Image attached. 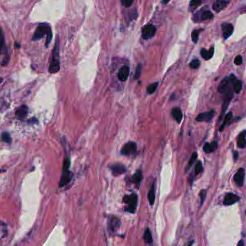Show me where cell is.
Returning a JSON list of instances; mask_svg holds the SVG:
<instances>
[{
  "label": "cell",
  "mask_w": 246,
  "mask_h": 246,
  "mask_svg": "<svg viewBox=\"0 0 246 246\" xmlns=\"http://www.w3.org/2000/svg\"><path fill=\"white\" fill-rule=\"evenodd\" d=\"M45 36H47L46 46L48 47L51 43L52 38H53V33H52V30L49 24L43 22V23L39 24L38 26L35 31L32 40L34 41H38V40L42 39Z\"/></svg>",
  "instance_id": "cell-1"
},
{
  "label": "cell",
  "mask_w": 246,
  "mask_h": 246,
  "mask_svg": "<svg viewBox=\"0 0 246 246\" xmlns=\"http://www.w3.org/2000/svg\"><path fill=\"white\" fill-rule=\"evenodd\" d=\"M71 165V161L69 158H66L63 164V172L60 178L59 187H63L70 183L72 179V173L69 170Z\"/></svg>",
  "instance_id": "cell-2"
},
{
  "label": "cell",
  "mask_w": 246,
  "mask_h": 246,
  "mask_svg": "<svg viewBox=\"0 0 246 246\" xmlns=\"http://www.w3.org/2000/svg\"><path fill=\"white\" fill-rule=\"evenodd\" d=\"M138 196L136 193H133L130 195H125L122 198L123 202L127 204V207L124 209V210L130 213L136 212L137 205H138Z\"/></svg>",
  "instance_id": "cell-3"
},
{
  "label": "cell",
  "mask_w": 246,
  "mask_h": 246,
  "mask_svg": "<svg viewBox=\"0 0 246 246\" xmlns=\"http://www.w3.org/2000/svg\"><path fill=\"white\" fill-rule=\"evenodd\" d=\"M137 150V144L134 142H128L122 146L121 154L123 155H131L135 154Z\"/></svg>",
  "instance_id": "cell-4"
},
{
  "label": "cell",
  "mask_w": 246,
  "mask_h": 246,
  "mask_svg": "<svg viewBox=\"0 0 246 246\" xmlns=\"http://www.w3.org/2000/svg\"><path fill=\"white\" fill-rule=\"evenodd\" d=\"M156 33V28L153 25H148L144 27L142 30V37L143 39H150Z\"/></svg>",
  "instance_id": "cell-5"
},
{
  "label": "cell",
  "mask_w": 246,
  "mask_h": 246,
  "mask_svg": "<svg viewBox=\"0 0 246 246\" xmlns=\"http://www.w3.org/2000/svg\"><path fill=\"white\" fill-rule=\"evenodd\" d=\"M225 93V96L224 98V102H223L222 110L221 116H220V118H219V120H221V118L222 117L223 114L225 113L226 110L228 109V106H229L230 101H231L232 98H233V92H232L231 89H230V88H228V90H227Z\"/></svg>",
  "instance_id": "cell-6"
},
{
  "label": "cell",
  "mask_w": 246,
  "mask_h": 246,
  "mask_svg": "<svg viewBox=\"0 0 246 246\" xmlns=\"http://www.w3.org/2000/svg\"><path fill=\"white\" fill-rule=\"evenodd\" d=\"M214 116V111H210L208 112L201 113L196 117V121L199 122H209Z\"/></svg>",
  "instance_id": "cell-7"
},
{
  "label": "cell",
  "mask_w": 246,
  "mask_h": 246,
  "mask_svg": "<svg viewBox=\"0 0 246 246\" xmlns=\"http://www.w3.org/2000/svg\"><path fill=\"white\" fill-rule=\"evenodd\" d=\"M245 170L243 168L238 169L235 175H234V180H235V183H236L237 186L239 187H241L243 186L244 180H245Z\"/></svg>",
  "instance_id": "cell-8"
},
{
  "label": "cell",
  "mask_w": 246,
  "mask_h": 246,
  "mask_svg": "<svg viewBox=\"0 0 246 246\" xmlns=\"http://www.w3.org/2000/svg\"><path fill=\"white\" fill-rule=\"evenodd\" d=\"M239 200H240V197L237 196L236 194H234L233 193H228L225 195L223 203L225 206H230L237 203L239 201Z\"/></svg>",
  "instance_id": "cell-9"
},
{
  "label": "cell",
  "mask_w": 246,
  "mask_h": 246,
  "mask_svg": "<svg viewBox=\"0 0 246 246\" xmlns=\"http://www.w3.org/2000/svg\"><path fill=\"white\" fill-rule=\"evenodd\" d=\"M110 169L112 170V175L115 176H118L124 173L127 170L126 167L122 164H113L110 166Z\"/></svg>",
  "instance_id": "cell-10"
},
{
  "label": "cell",
  "mask_w": 246,
  "mask_h": 246,
  "mask_svg": "<svg viewBox=\"0 0 246 246\" xmlns=\"http://www.w3.org/2000/svg\"><path fill=\"white\" fill-rule=\"evenodd\" d=\"M222 30L223 38L225 40L228 39L231 36L233 33V26L230 23H223L222 25Z\"/></svg>",
  "instance_id": "cell-11"
},
{
  "label": "cell",
  "mask_w": 246,
  "mask_h": 246,
  "mask_svg": "<svg viewBox=\"0 0 246 246\" xmlns=\"http://www.w3.org/2000/svg\"><path fill=\"white\" fill-rule=\"evenodd\" d=\"M130 74V68L127 66H123L119 70L118 72V79L119 81L124 82L127 80Z\"/></svg>",
  "instance_id": "cell-12"
},
{
  "label": "cell",
  "mask_w": 246,
  "mask_h": 246,
  "mask_svg": "<svg viewBox=\"0 0 246 246\" xmlns=\"http://www.w3.org/2000/svg\"><path fill=\"white\" fill-rule=\"evenodd\" d=\"M229 1L228 0H217L213 4V10L217 13H219L227 7Z\"/></svg>",
  "instance_id": "cell-13"
},
{
  "label": "cell",
  "mask_w": 246,
  "mask_h": 246,
  "mask_svg": "<svg viewBox=\"0 0 246 246\" xmlns=\"http://www.w3.org/2000/svg\"><path fill=\"white\" fill-rule=\"evenodd\" d=\"M230 82H233L231 80H230L229 77H225V79L222 80V82L219 83V86H218V91L220 93H225L227 90L229 88V85Z\"/></svg>",
  "instance_id": "cell-14"
},
{
  "label": "cell",
  "mask_w": 246,
  "mask_h": 246,
  "mask_svg": "<svg viewBox=\"0 0 246 246\" xmlns=\"http://www.w3.org/2000/svg\"><path fill=\"white\" fill-rule=\"evenodd\" d=\"M60 62L58 59H52L51 64H50L49 68H48V71H49L50 73L51 74H55V73H57L58 71L60 70Z\"/></svg>",
  "instance_id": "cell-15"
},
{
  "label": "cell",
  "mask_w": 246,
  "mask_h": 246,
  "mask_svg": "<svg viewBox=\"0 0 246 246\" xmlns=\"http://www.w3.org/2000/svg\"><path fill=\"white\" fill-rule=\"evenodd\" d=\"M120 226V220L117 217H111L110 221L108 222V227L109 229L112 231H115L119 228Z\"/></svg>",
  "instance_id": "cell-16"
},
{
  "label": "cell",
  "mask_w": 246,
  "mask_h": 246,
  "mask_svg": "<svg viewBox=\"0 0 246 246\" xmlns=\"http://www.w3.org/2000/svg\"><path fill=\"white\" fill-rule=\"evenodd\" d=\"M171 115H172L173 118H174L175 121L177 123H181V120L183 118V113L181 110L179 108H174L171 111Z\"/></svg>",
  "instance_id": "cell-17"
},
{
  "label": "cell",
  "mask_w": 246,
  "mask_h": 246,
  "mask_svg": "<svg viewBox=\"0 0 246 246\" xmlns=\"http://www.w3.org/2000/svg\"><path fill=\"white\" fill-rule=\"evenodd\" d=\"M217 143L213 142L212 143H206L203 146V150L206 153H211L214 152L217 148Z\"/></svg>",
  "instance_id": "cell-18"
},
{
  "label": "cell",
  "mask_w": 246,
  "mask_h": 246,
  "mask_svg": "<svg viewBox=\"0 0 246 246\" xmlns=\"http://www.w3.org/2000/svg\"><path fill=\"white\" fill-rule=\"evenodd\" d=\"M245 136H246V131H243V132H241V133L238 135L237 144H238V147L240 148V149H243V148H245L246 146Z\"/></svg>",
  "instance_id": "cell-19"
},
{
  "label": "cell",
  "mask_w": 246,
  "mask_h": 246,
  "mask_svg": "<svg viewBox=\"0 0 246 246\" xmlns=\"http://www.w3.org/2000/svg\"><path fill=\"white\" fill-rule=\"evenodd\" d=\"M27 113H28V108L26 106H22L17 110L16 116L17 118L23 119L27 116Z\"/></svg>",
  "instance_id": "cell-20"
},
{
  "label": "cell",
  "mask_w": 246,
  "mask_h": 246,
  "mask_svg": "<svg viewBox=\"0 0 246 246\" xmlns=\"http://www.w3.org/2000/svg\"><path fill=\"white\" fill-rule=\"evenodd\" d=\"M214 54V47H211L209 50H207L205 48H202L201 50V56L204 60H209L213 56Z\"/></svg>",
  "instance_id": "cell-21"
},
{
  "label": "cell",
  "mask_w": 246,
  "mask_h": 246,
  "mask_svg": "<svg viewBox=\"0 0 246 246\" xmlns=\"http://www.w3.org/2000/svg\"><path fill=\"white\" fill-rule=\"evenodd\" d=\"M148 198L149 200V203L151 206H153L154 204V202H155V184L152 185L151 188H150V191L148 192Z\"/></svg>",
  "instance_id": "cell-22"
},
{
  "label": "cell",
  "mask_w": 246,
  "mask_h": 246,
  "mask_svg": "<svg viewBox=\"0 0 246 246\" xmlns=\"http://www.w3.org/2000/svg\"><path fill=\"white\" fill-rule=\"evenodd\" d=\"M142 179H143V174H142L141 170H138L137 172L132 177V181L134 184H136L138 185H140V182H141Z\"/></svg>",
  "instance_id": "cell-23"
},
{
  "label": "cell",
  "mask_w": 246,
  "mask_h": 246,
  "mask_svg": "<svg viewBox=\"0 0 246 246\" xmlns=\"http://www.w3.org/2000/svg\"><path fill=\"white\" fill-rule=\"evenodd\" d=\"M5 38L2 30L0 27V54H3V52H6L5 48Z\"/></svg>",
  "instance_id": "cell-24"
},
{
  "label": "cell",
  "mask_w": 246,
  "mask_h": 246,
  "mask_svg": "<svg viewBox=\"0 0 246 246\" xmlns=\"http://www.w3.org/2000/svg\"><path fill=\"white\" fill-rule=\"evenodd\" d=\"M232 119H233V113L232 112L228 113L225 117L224 122H223V123L222 124L220 128H219V131L222 132V131L225 128V126H226L228 123H230V122L232 121Z\"/></svg>",
  "instance_id": "cell-25"
},
{
  "label": "cell",
  "mask_w": 246,
  "mask_h": 246,
  "mask_svg": "<svg viewBox=\"0 0 246 246\" xmlns=\"http://www.w3.org/2000/svg\"><path fill=\"white\" fill-rule=\"evenodd\" d=\"M242 88V83L240 80H236L233 82V90L235 93L238 94L241 91Z\"/></svg>",
  "instance_id": "cell-26"
},
{
  "label": "cell",
  "mask_w": 246,
  "mask_h": 246,
  "mask_svg": "<svg viewBox=\"0 0 246 246\" xmlns=\"http://www.w3.org/2000/svg\"><path fill=\"white\" fill-rule=\"evenodd\" d=\"M143 239H144L145 242H147V243H152V242H153V238H152L151 233H150L149 229L145 230L144 235H143Z\"/></svg>",
  "instance_id": "cell-27"
},
{
  "label": "cell",
  "mask_w": 246,
  "mask_h": 246,
  "mask_svg": "<svg viewBox=\"0 0 246 246\" xmlns=\"http://www.w3.org/2000/svg\"><path fill=\"white\" fill-rule=\"evenodd\" d=\"M202 31V29H198L194 30H193V32L191 33V39L194 43H197V41H198L199 36H200V33Z\"/></svg>",
  "instance_id": "cell-28"
},
{
  "label": "cell",
  "mask_w": 246,
  "mask_h": 246,
  "mask_svg": "<svg viewBox=\"0 0 246 246\" xmlns=\"http://www.w3.org/2000/svg\"><path fill=\"white\" fill-rule=\"evenodd\" d=\"M158 86V82H154L152 84H150L147 88V92L148 94H153L155 92L156 89Z\"/></svg>",
  "instance_id": "cell-29"
},
{
  "label": "cell",
  "mask_w": 246,
  "mask_h": 246,
  "mask_svg": "<svg viewBox=\"0 0 246 246\" xmlns=\"http://www.w3.org/2000/svg\"><path fill=\"white\" fill-rule=\"evenodd\" d=\"M214 17V15L210 11H205L202 13V20H211Z\"/></svg>",
  "instance_id": "cell-30"
},
{
  "label": "cell",
  "mask_w": 246,
  "mask_h": 246,
  "mask_svg": "<svg viewBox=\"0 0 246 246\" xmlns=\"http://www.w3.org/2000/svg\"><path fill=\"white\" fill-rule=\"evenodd\" d=\"M197 152H194L191 155V158H190L189 162V163H188V165H187V167L186 169V170H188L189 169L190 167H191V165H193L194 163V162L196 161V160H197Z\"/></svg>",
  "instance_id": "cell-31"
},
{
  "label": "cell",
  "mask_w": 246,
  "mask_h": 246,
  "mask_svg": "<svg viewBox=\"0 0 246 246\" xmlns=\"http://www.w3.org/2000/svg\"><path fill=\"white\" fill-rule=\"evenodd\" d=\"M200 62L198 60V59H194V60L191 61L189 64V67L191 69H197L200 67Z\"/></svg>",
  "instance_id": "cell-32"
},
{
  "label": "cell",
  "mask_w": 246,
  "mask_h": 246,
  "mask_svg": "<svg viewBox=\"0 0 246 246\" xmlns=\"http://www.w3.org/2000/svg\"><path fill=\"white\" fill-rule=\"evenodd\" d=\"M141 74H142V65L140 64H139L136 68V74H135V76H134V79L135 80L139 79V78L140 77V76H141Z\"/></svg>",
  "instance_id": "cell-33"
},
{
  "label": "cell",
  "mask_w": 246,
  "mask_h": 246,
  "mask_svg": "<svg viewBox=\"0 0 246 246\" xmlns=\"http://www.w3.org/2000/svg\"><path fill=\"white\" fill-rule=\"evenodd\" d=\"M1 140L6 143H10L12 141V139L10 137V135L7 132H4V133H2V134H1Z\"/></svg>",
  "instance_id": "cell-34"
},
{
  "label": "cell",
  "mask_w": 246,
  "mask_h": 246,
  "mask_svg": "<svg viewBox=\"0 0 246 246\" xmlns=\"http://www.w3.org/2000/svg\"><path fill=\"white\" fill-rule=\"evenodd\" d=\"M202 170H203V167H202V162L198 161V163H197V165H196L195 169H194L196 175H198V174H200V172L202 171Z\"/></svg>",
  "instance_id": "cell-35"
},
{
  "label": "cell",
  "mask_w": 246,
  "mask_h": 246,
  "mask_svg": "<svg viewBox=\"0 0 246 246\" xmlns=\"http://www.w3.org/2000/svg\"><path fill=\"white\" fill-rule=\"evenodd\" d=\"M202 3V0H191L189 6L191 8H196Z\"/></svg>",
  "instance_id": "cell-36"
},
{
  "label": "cell",
  "mask_w": 246,
  "mask_h": 246,
  "mask_svg": "<svg viewBox=\"0 0 246 246\" xmlns=\"http://www.w3.org/2000/svg\"><path fill=\"white\" fill-rule=\"evenodd\" d=\"M200 196L201 199V205H202L206 198V196H207V191L205 190H202L200 193Z\"/></svg>",
  "instance_id": "cell-37"
},
{
  "label": "cell",
  "mask_w": 246,
  "mask_h": 246,
  "mask_svg": "<svg viewBox=\"0 0 246 246\" xmlns=\"http://www.w3.org/2000/svg\"><path fill=\"white\" fill-rule=\"evenodd\" d=\"M121 1L123 6L125 7H129L133 3V0H121Z\"/></svg>",
  "instance_id": "cell-38"
},
{
  "label": "cell",
  "mask_w": 246,
  "mask_h": 246,
  "mask_svg": "<svg viewBox=\"0 0 246 246\" xmlns=\"http://www.w3.org/2000/svg\"><path fill=\"white\" fill-rule=\"evenodd\" d=\"M242 63V59L241 56L238 55L235 57V64H237V65H240Z\"/></svg>",
  "instance_id": "cell-39"
},
{
  "label": "cell",
  "mask_w": 246,
  "mask_h": 246,
  "mask_svg": "<svg viewBox=\"0 0 246 246\" xmlns=\"http://www.w3.org/2000/svg\"><path fill=\"white\" fill-rule=\"evenodd\" d=\"M170 1H171V0H163V3H164V4H168Z\"/></svg>",
  "instance_id": "cell-40"
},
{
  "label": "cell",
  "mask_w": 246,
  "mask_h": 246,
  "mask_svg": "<svg viewBox=\"0 0 246 246\" xmlns=\"http://www.w3.org/2000/svg\"><path fill=\"white\" fill-rule=\"evenodd\" d=\"M238 245H243L244 243H243V242H242V240H240V242H238Z\"/></svg>",
  "instance_id": "cell-41"
},
{
  "label": "cell",
  "mask_w": 246,
  "mask_h": 246,
  "mask_svg": "<svg viewBox=\"0 0 246 246\" xmlns=\"http://www.w3.org/2000/svg\"><path fill=\"white\" fill-rule=\"evenodd\" d=\"M234 156H235V160H236L237 158H238V153L235 152V155H234Z\"/></svg>",
  "instance_id": "cell-42"
},
{
  "label": "cell",
  "mask_w": 246,
  "mask_h": 246,
  "mask_svg": "<svg viewBox=\"0 0 246 246\" xmlns=\"http://www.w3.org/2000/svg\"><path fill=\"white\" fill-rule=\"evenodd\" d=\"M15 46H16V48H20V45H19L17 43H15Z\"/></svg>",
  "instance_id": "cell-43"
},
{
  "label": "cell",
  "mask_w": 246,
  "mask_h": 246,
  "mask_svg": "<svg viewBox=\"0 0 246 246\" xmlns=\"http://www.w3.org/2000/svg\"><path fill=\"white\" fill-rule=\"evenodd\" d=\"M1 81H2V79H1V78H0V82H1Z\"/></svg>",
  "instance_id": "cell-44"
}]
</instances>
